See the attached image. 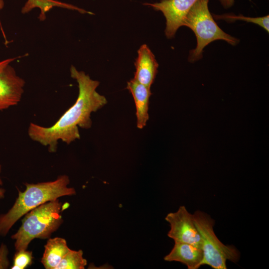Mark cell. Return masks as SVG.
<instances>
[{
  "instance_id": "obj_20",
  "label": "cell",
  "mask_w": 269,
  "mask_h": 269,
  "mask_svg": "<svg viewBox=\"0 0 269 269\" xmlns=\"http://www.w3.org/2000/svg\"><path fill=\"white\" fill-rule=\"evenodd\" d=\"M4 5L3 0H0V10L2 9Z\"/></svg>"
},
{
  "instance_id": "obj_6",
  "label": "cell",
  "mask_w": 269,
  "mask_h": 269,
  "mask_svg": "<svg viewBox=\"0 0 269 269\" xmlns=\"http://www.w3.org/2000/svg\"><path fill=\"white\" fill-rule=\"evenodd\" d=\"M165 219L170 226L167 236L174 242L188 243L202 249V238L196 227L193 214L184 206H180L175 212L168 213Z\"/></svg>"
},
{
  "instance_id": "obj_19",
  "label": "cell",
  "mask_w": 269,
  "mask_h": 269,
  "mask_svg": "<svg viewBox=\"0 0 269 269\" xmlns=\"http://www.w3.org/2000/svg\"><path fill=\"white\" fill-rule=\"evenodd\" d=\"M1 167L0 164V173L1 171ZM0 185H2V181L1 180L0 177ZM5 191V190L4 189L0 188V199L4 198Z\"/></svg>"
},
{
  "instance_id": "obj_3",
  "label": "cell",
  "mask_w": 269,
  "mask_h": 269,
  "mask_svg": "<svg viewBox=\"0 0 269 269\" xmlns=\"http://www.w3.org/2000/svg\"><path fill=\"white\" fill-rule=\"evenodd\" d=\"M64 205L57 199L27 212L21 220L19 229L11 236L15 241L16 250H26L31 241L35 238H49L63 222L61 213L67 207Z\"/></svg>"
},
{
  "instance_id": "obj_14",
  "label": "cell",
  "mask_w": 269,
  "mask_h": 269,
  "mask_svg": "<svg viewBox=\"0 0 269 269\" xmlns=\"http://www.w3.org/2000/svg\"><path fill=\"white\" fill-rule=\"evenodd\" d=\"M213 17L216 19H223L228 22H234L236 20H243L248 22H252L259 25L264 28L268 32L269 31V15L262 17H250L245 16L240 14L236 15L233 14H224L220 15L213 14Z\"/></svg>"
},
{
  "instance_id": "obj_13",
  "label": "cell",
  "mask_w": 269,
  "mask_h": 269,
  "mask_svg": "<svg viewBox=\"0 0 269 269\" xmlns=\"http://www.w3.org/2000/svg\"><path fill=\"white\" fill-rule=\"evenodd\" d=\"M87 260L83 257L82 250H70L63 258L56 269H84Z\"/></svg>"
},
{
  "instance_id": "obj_8",
  "label": "cell",
  "mask_w": 269,
  "mask_h": 269,
  "mask_svg": "<svg viewBox=\"0 0 269 269\" xmlns=\"http://www.w3.org/2000/svg\"><path fill=\"white\" fill-rule=\"evenodd\" d=\"M197 0H161L158 2L144 4L162 12L166 19L165 35L168 38H171L178 29L183 26L184 19Z\"/></svg>"
},
{
  "instance_id": "obj_9",
  "label": "cell",
  "mask_w": 269,
  "mask_h": 269,
  "mask_svg": "<svg viewBox=\"0 0 269 269\" xmlns=\"http://www.w3.org/2000/svg\"><path fill=\"white\" fill-rule=\"evenodd\" d=\"M134 63L136 71L134 80L150 88L157 72L158 64L155 56L146 44L142 45L137 51Z\"/></svg>"
},
{
  "instance_id": "obj_5",
  "label": "cell",
  "mask_w": 269,
  "mask_h": 269,
  "mask_svg": "<svg viewBox=\"0 0 269 269\" xmlns=\"http://www.w3.org/2000/svg\"><path fill=\"white\" fill-rule=\"evenodd\" d=\"M193 216L202 240V265H207L214 269H227V260L233 263L238 261L239 252L233 246L224 245L217 237L213 230L215 221L209 215L196 211Z\"/></svg>"
},
{
  "instance_id": "obj_10",
  "label": "cell",
  "mask_w": 269,
  "mask_h": 269,
  "mask_svg": "<svg viewBox=\"0 0 269 269\" xmlns=\"http://www.w3.org/2000/svg\"><path fill=\"white\" fill-rule=\"evenodd\" d=\"M203 259V251L192 245L174 242L170 252L164 260L168 262H178L186 265L188 269H197L202 266Z\"/></svg>"
},
{
  "instance_id": "obj_17",
  "label": "cell",
  "mask_w": 269,
  "mask_h": 269,
  "mask_svg": "<svg viewBox=\"0 0 269 269\" xmlns=\"http://www.w3.org/2000/svg\"><path fill=\"white\" fill-rule=\"evenodd\" d=\"M8 251L6 246L2 244L0 247V269H7L8 267Z\"/></svg>"
},
{
  "instance_id": "obj_11",
  "label": "cell",
  "mask_w": 269,
  "mask_h": 269,
  "mask_svg": "<svg viewBox=\"0 0 269 269\" xmlns=\"http://www.w3.org/2000/svg\"><path fill=\"white\" fill-rule=\"evenodd\" d=\"M127 88L132 93L136 108L137 127L143 129L148 120L149 99L151 95L150 88L134 80L127 83Z\"/></svg>"
},
{
  "instance_id": "obj_16",
  "label": "cell",
  "mask_w": 269,
  "mask_h": 269,
  "mask_svg": "<svg viewBox=\"0 0 269 269\" xmlns=\"http://www.w3.org/2000/svg\"><path fill=\"white\" fill-rule=\"evenodd\" d=\"M32 252L26 250H21L16 252L13 257V266L12 269H23L32 263Z\"/></svg>"
},
{
  "instance_id": "obj_7",
  "label": "cell",
  "mask_w": 269,
  "mask_h": 269,
  "mask_svg": "<svg viewBox=\"0 0 269 269\" xmlns=\"http://www.w3.org/2000/svg\"><path fill=\"white\" fill-rule=\"evenodd\" d=\"M15 59L0 61V111L16 105L24 92V80L17 75L10 65Z\"/></svg>"
},
{
  "instance_id": "obj_18",
  "label": "cell",
  "mask_w": 269,
  "mask_h": 269,
  "mask_svg": "<svg viewBox=\"0 0 269 269\" xmlns=\"http://www.w3.org/2000/svg\"><path fill=\"white\" fill-rule=\"evenodd\" d=\"M223 6L225 8H229L232 6L234 3V0H218Z\"/></svg>"
},
{
  "instance_id": "obj_2",
  "label": "cell",
  "mask_w": 269,
  "mask_h": 269,
  "mask_svg": "<svg viewBox=\"0 0 269 269\" xmlns=\"http://www.w3.org/2000/svg\"><path fill=\"white\" fill-rule=\"evenodd\" d=\"M69 182L68 176L63 175L53 181L24 183L25 190L18 191L12 207L0 216V235L5 236L18 220L37 207L62 196L75 195L74 188L68 187Z\"/></svg>"
},
{
  "instance_id": "obj_1",
  "label": "cell",
  "mask_w": 269,
  "mask_h": 269,
  "mask_svg": "<svg viewBox=\"0 0 269 269\" xmlns=\"http://www.w3.org/2000/svg\"><path fill=\"white\" fill-rule=\"evenodd\" d=\"M71 77L78 84L79 94L75 104L50 127L30 123L28 134L30 138L48 146L50 152L57 150L59 140L69 144L80 138L79 127L89 129L92 126L91 114L104 107L107 100L96 91L100 83L93 80L84 71H78L72 65Z\"/></svg>"
},
{
  "instance_id": "obj_12",
  "label": "cell",
  "mask_w": 269,
  "mask_h": 269,
  "mask_svg": "<svg viewBox=\"0 0 269 269\" xmlns=\"http://www.w3.org/2000/svg\"><path fill=\"white\" fill-rule=\"evenodd\" d=\"M62 238L49 239L45 245L41 263L46 269H56L64 256L70 250Z\"/></svg>"
},
{
  "instance_id": "obj_15",
  "label": "cell",
  "mask_w": 269,
  "mask_h": 269,
  "mask_svg": "<svg viewBox=\"0 0 269 269\" xmlns=\"http://www.w3.org/2000/svg\"><path fill=\"white\" fill-rule=\"evenodd\" d=\"M60 3L56 0H27L21 9V12L25 13L29 12L32 9L38 7L40 9V14L39 17L41 18L46 17V13L53 7L59 6Z\"/></svg>"
},
{
  "instance_id": "obj_4",
  "label": "cell",
  "mask_w": 269,
  "mask_h": 269,
  "mask_svg": "<svg viewBox=\"0 0 269 269\" xmlns=\"http://www.w3.org/2000/svg\"><path fill=\"white\" fill-rule=\"evenodd\" d=\"M209 0H198L187 14L183 26L190 28L197 39L196 48L190 51L188 61L194 62L203 56L205 46L216 40H223L235 46L239 40L225 32L214 20L208 8Z\"/></svg>"
}]
</instances>
